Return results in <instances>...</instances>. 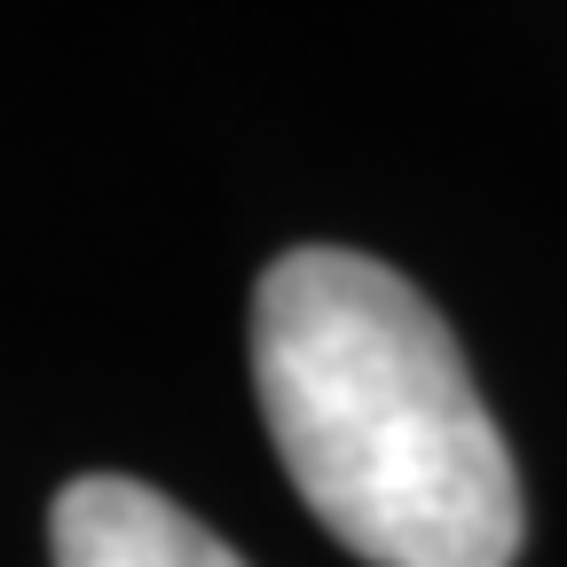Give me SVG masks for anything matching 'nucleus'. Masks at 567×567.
I'll return each instance as SVG.
<instances>
[{"label": "nucleus", "instance_id": "nucleus-2", "mask_svg": "<svg viewBox=\"0 0 567 567\" xmlns=\"http://www.w3.org/2000/svg\"><path fill=\"white\" fill-rule=\"evenodd\" d=\"M55 567H245L205 520L126 473H80L48 513Z\"/></svg>", "mask_w": 567, "mask_h": 567}, {"label": "nucleus", "instance_id": "nucleus-1", "mask_svg": "<svg viewBox=\"0 0 567 567\" xmlns=\"http://www.w3.org/2000/svg\"><path fill=\"white\" fill-rule=\"evenodd\" d=\"M252 386L300 505L371 567H513L520 473L417 284L300 245L252 292Z\"/></svg>", "mask_w": 567, "mask_h": 567}]
</instances>
